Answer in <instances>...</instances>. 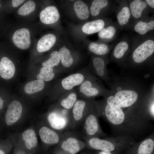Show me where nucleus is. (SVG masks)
I'll return each instance as SVG.
<instances>
[{"label": "nucleus", "instance_id": "nucleus-37", "mask_svg": "<svg viewBox=\"0 0 154 154\" xmlns=\"http://www.w3.org/2000/svg\"><path fill=\"white\" fill-rule=\"evenodd\" d=\"M147 5L154 11V0H143Z\"/></svg>", "mask_w": 154, "mask_h": 154}, {"label": "nucleus", "instance_id": "nucleus-9", "mask_svg": "<svg viewBox=\"0 0 154 154\" xmlns=\"http://www.w3.org/2000/svg\"><path fill=\"white\" fill-rule=\"evenodd\" d=\"M92 100H77L71 110L72 126L71 129L76 130L81 126Z\"/></svg>", "mask_w": 154, "mask_h": 154}, {"label": "nucleus", "instance_id": "nucleus-22", "mask_svg": "<svg viewBox=\"0 0 154 154\" xmlns=\"http://www.w3.org/2000/svg\"><path fill=\"white\" fill-rule=\"evenodd\" d=\"M136 148V154H152L154 149V134L133 145Z\"/></svg>", "mask_w": 154, "mask_h": 154}, {"label": "nucleus", "instance_id": "nucleus-31", "mask_svg": "<svg viewBox=\"0 0 154 154\" xmlns=\"http://www.w3.org/2000/svg\"><path fill=\"white\" fill-rule=\"evenodd\" d=\"M44 86V82L43 80H37L27 83L24 87L25 92L28 94H32L42 90Z\"/></svg>", "mask_w": 154, "mask_h": 154}, {"label": "nucleus", "instance_id": "nucleus-25", "mask_svg": "<svg viewBox=\"0 0 154 154\" xmlns=\"http://www.w3.org/2000/svg\"><path fill=\"white\" fill-rule=\"evenodd\" d=\"M15 71V65L13 62L8 58L4 57L0 62V75L5 79L12 78Z\"/></svg>", "mask_w": 154, "mask_h": 154}, {"label": "nucleus", "instance_id": "nucleus-32", "mask_svg": "<svg viewBox=\"0 0 154 154\" xmlns=\"http://www.w3.org/2000/svg\"><path fill=\"white\" fill-rule=\"evenodd\" d=\"M77 100L76 94L74 92H72L66 97L60 99L58 106L66 110H71Z\"/></svg>", "mask_w": 154, "mask_h": 154}, {"label": "nucleus", "instance_id": "nucleus-8", "mask_svg": "<svg viewBox=\"0 0 154 154\" xmlns=\"http://www.w3.org/2000/svg\"><path fill=\"white\" fill-rule=\"evenodd\" d=\"M79 90L86 99H88L99 96L105 98L112 94V91L106 88L100 80L91 75L88 80L82 82Z\"/></svg>", "mask_w": 154, "mask_h": 154}, {"label": "nucleus", "instance_id": "nucleus-3", "mask_svg": "<svg viewBox=\"0 0 154 154\" xmlns=\"http://www.w3.org/2000/svg\"><path fill=\"white\" fill-rule=\"evenodd\" d=\"M131 50L125 68L135 70L153 68L154 66V33L144 36H131Z\"/></svg>", "mask_w": 154, "mask_h": 154}, {"label": "nucleus", "instance_id": "nucleus-33", "mask_svg": "<svg viewBox=\"0 0 154 154\" xmlns=\"http://www.w3.org/2000/svg\"><path fill=\"white\" fill-rule=\"evenodd\" d=\"M52 68L43 66L40 69L39 73L37 76L38 80L48 81L52 80L55 74Z\"/></svg>", "mask_w": 154, "mask_h": 154}, {"label": "nucleus", "instance_id": "nucleus-36", "mask_svg": "<svg viewBox=\"0 0 154 154\" xmlns=\"http://www.w3.org/2000/svg\"><path fill=\"white\" fill-rule=\"evenodd\" d=\"M4 143V142H0V154H7L9 150Z\"/></svg>", "mask_w": 154, "mask_h": 154}, {"label": "nucleus", "instance_id": "nucleus-20", "mask_svg": "<svg viewBox=\"0 0 154 154\" xmlns=\"http://www.w3.org/2000/svg\"><path fill=\"white\" fill-rule=\"evenodd\" d=\"M112 22L109 18L96 19L85 23L83 26L82 30L86 34H92L99 32Z\"/></svg>", "mask_w": 154, "mask_h": 154}, {"label": "nucleus", "instance_id": "nucleus-18", "mask_svg": "<svg viewBox=\"0 0 154 154\" xmlns=\"http://www.w3.org/2000/svg\"><path fill=\"white\" fill-rule=\"evenodd\" d=\"M12 40L14 44L18 48L22 50L29 48L31 44L29 30L25 28L17 30L13 35Z\"/></svg>", "mask_w": 154, "mask_h": 154}, {"label": "nucleus", "instance_id": "nucleus-38", "mask_svg": "<svg viewBox=\"0 0 154 154\" xmlns=\"http://www.w3.org/2000/svg\"><path fill=\"white\" fill-rule=\"evenodd\" d=\"M25 1L24 0H13L12 1L13 6L14 7H19Z\"/></svg>", "mask_w": 154, "mask_h": 154}, {"label": "nucleus", "instance_id": "nucleus-1", "mask_svg": "<svg viewBox=\"0 0 154 154\" xmlns=\"http://www.w3.org/2000/svg\"><path fill=\"white\" fill-rule=\"evenodd\" d=\"M94 104L98 117L108 123L115 136H127L135 139L149 126V122L129 114L115 104L107 103L104 99L94 100Z\"/></svg>", "mask_w": 154, "mask_h": 154}, {"label": "nucleus", "instance_id": "nucleus-12", "mask_svg": "<svg viewBox=\"0 0 154 154\" xmlns=\"http://www.w3.org/2000/svg\"><path fill=\"white\" fill-rule=\"evenodd\" d=\"M127 1L131 12V23L147 18L150 13L153 12L143 0Z\"/></svg>", "mask_w": 154, "mask_h": 154}, {"label": "nucleus", "instance_id": "nucleus-41", "mask_svg": "<svg viewBox=\"0 0 154 154\" xmlns=\"http://www.w3.org/2000/svg\"><path fill=\"white\" fill-rule=\"evenodd\" d=\"M14 154H20L19 153H15Z\"/></svg>", "mask_w": 154, "mask_h": 154}, {"label": "nucleus", "instance_id": "nucleus-11", "mask_svg": "<svg viewBox=\"0 0 154 154\" xmlns=\"http://www.w3.org/2000/svg\"><path fill=\"white\" fill-rule=\"evenodd\" d=\"M114 12L119 30H122L129 26L131 22V14L127 1H115Z\"/></svg>", "mask_w": 154, "mask_h": 154}, {"label": "nucleus", "instance_id": "nucleus-13", "mask_svg": "<svg viewBox=\"0 0 154 154\" xmlns=\"http://www.w3.org/2000/svg\"><path fill=\"white\" fill-rule=\"evenodd\" d=\"M115 5V1L111 0H94L92 2L90 12L93 18L104 17L113 12Z\"/></svg>", "mask_w": 154, "mask_h": 154}, {"label": "nucleus", "instance_id": "nucleus-26", "mask_svg": "<svg viewBox=\"0 0 154 154\" xmlns=\"http://www.w3.org/2000/svg\"><path fill=\"white\" fill-rule=\"evenodd\" d=\"M84 80V77L81 74L76 73L70 75L63 79L61 84L64 89L69 90L74 86L81 84Z\"/></svg>", "mask_w": 154, "mask_h": 154}, {"label": "nucleus", "instance_id": "nucleus-15", "mask_svg": "<svg viewBox=\"0 0 154 154\" xmlns=\"http://www.w3.org/2000/svg\"><path fill=\"white\" fill-rule=\"evenodd\" d=\"M109 56L93 55L92 63L94 71L96 75L103 80L108 85L111 81L107 66L109 61Z\"/></svg>", "mask_w": 154, "mask_h": 154}, {"label": "nucleus", "instance_id": "nucleus-30", "mask_svg": "<svg viewBox=\"0 0 154 154\" xmlns=\"http://www.w3.org/2000/svg\"><path fill=\"white\" fill-rule=\"evenodd\" d=\"M59 56L62 65L68 68L73 64L74 60L69 50L66 47L61 48L58 52Z\"/></svg>", "mask_w": 154, "mask_h": 154}, {"label": "nucleus", "instance_id": "nucleus-24", "mask_svg": "<svg viewBox=\"0 0 154 154\" xmlns=\"http://www.w3.org/2000/svg\"><path fill=\"white\" fill-rule=\"evenodd\" d=\"M154 86L153 84L150 88L149 94L143 106L145 117L149 121L154 120Z\"/></svg>", "mask_w": 154, "mask_h": 154}, {"label": "nucleus", "instance_id": "nucleus-35", "mask_svg": "<svg viewBox=\"0 0 154 154\" xmlns=\"http://www.w3.org/2000/svg\"><path fill=\"white\" fill-rule=\"evenodd\" d=\"M60 62L58 52L57 51H54L51 53L49 59L42 63V66L44 67L52 68L55 66L58 65Z\"/></svg>", "mask_w": 154, "mask_h": 154}, {"label": "nucleus", "instance_id": "nucleus-28", "mask_svg": "<svg viewBox=\"0 0 154 154\" xmlns=\"http://www.w3.org/2000/svg\"><path fill=\"white\" fill-rule=\"evenodd\" d=\"M22 137L27 149L31 150L36 147L38 139L33 130L29 129L25 130L23 133Z\"/></svg>", "mask_w": 154, "mask_h": 154}, {"label": "nucleus", "instance_id": "nucleus-7", "mask_svg": "<svg viewBox=\"0 0 154 154\" xmlns=\"http://www.w3.org/2000/svg\"><path fill=\"white\" fill-rule=\"evenodd\" d=\"M132 44L131 36L127 34L122 35L111 51L109 58V62H114L119 66L124 68Z\"/></svg>", "mask_w": 154, "mask_h": 154}, {"label": "nucleus", "instance_id": "nucleus-43", "mask_svg": "<svg viewBox=\"0 0 154 154\" xmlns=\"http://www.w3.org/2000/svg\"><path fill=\"white\" fill-rule=\"evenodd\" d=\"M69 154H70V153H69Z\"/></svg>", "mask_w": 154, "mask_h": 154}, {"label": "nucleus", "instance_id": "nucleus-39", "mask_svg": "<svg viewBox=\"0 0 154 154\" xmlns=\"http://www.w3.org/2000/svg\"><path fill=\"white\" fill-rule=\"evenodd\" d=\"M4 100L0 96V110H1L4 106Z\"/></svg>", "mask_w": 154, "mask_h": 154}, {"label": "nucleus", "instance_id": "nucleus-10", "mask_svg": "<svg viewBox=\"0 0 154 154\" xmlns=\"http://www.w3.org/2000/svg\"><path fill=\"white\" fill-rule=\"evenodd\" d=\"M58 144L63 151L71 154L78 153L86 145L77 135L69 131L66 132Z\"/></svg>", "mask_w": 154, "mask_h": 154}, {"label": "nucleus", "instance_id": "nucleus-5", "mask_svg": "<svg viewBox=\"0 0 154 154\" xmlns=\"http://www.w3.org/2000/svg\"><path fill=\"white\" fill-rule=\"evenodd\" d=\"M92 99L88 112L82 122V131L84 139L104 137L106 135L102 129L98 116Z\"/></svg>", "mask_w": 154, "mask_h": 154}, {"label": "nucleus", "instance_id": "nucleus-14", "mask_svg": "<svg viewBox=\"0 0 154 154\" xmlns=\"http://www.w3.org/2000/svg\"><path fill=\"white\" fill-rule=\"evenodd\" d=\"M124 30L134 31L140 36H144L154 31V15H153L133 22Z\"/></svg>", "mask_w": 154, "mask_h": 154}, {"label": "nucleus", "instance_id": "nucleus-2", "mask_svg": "<svg viewBox=\"0 0 154 154\" xmlns=\"http://www.w3.org/2000/svg\"><path fill=\"white\" fill-rule=\"evenodd\" d=\"M108 86L115 97L112 104L126 110L141 108L150 89L144 81L134 77H112Z\"/></svg>", "mask_w": 154, "mask_h": 154}, {"label": "nucleus", "instance_id": "nucleus-42", "mask_svg": "<svg viewBox=\"0 0 154 154\" xmlns=\"http://www.w3.org/2000/svg\"><path fill=\"white\" fill-rule=\"evenodd\" d=\"M1 6V4H0V7Z\"/></svg>", "mask_w": 154, "mask_h": 154}, {"label": "nucleus", "instance_id": "nucleus-44", "mask_svg": "<svg viewBox=\"0 0 154 154\" xmlns=\"http://www.w3.org/2000/svg\"></svg>", "mask_w": 154, "mask_h": 154}, {"label": "nucleus", "instance_id": "nucleus-21", "mask_svg": "<svg viewBox=\"0 0 154 154\" xmlns=\"http://www.w3.org/2000/svg\"><path fill=\"white\" fill-rule=\"evenodd\" d=\"M118 40L110 44L91 42L88 45V49L93 55L109 56V54Z\"/></svg>", "mask_w": 154, "mask_h": 154}, {"label": "nucleus", "instance_id": "nucleus-34", "mask_svg": "<svg viewBox=\"0 0 154 154\" xmlns=\"http://www.w3.org/2000/svg\"><path fill=\"white\" fill-rule=\"evenodd\" d=\"M35 5V3L33 1H28L19 9L17 13L22 16L29 15L34 11Z\"/></svg>", "mask_w": 154, "mask_h": 154}, {"label": "nucleus", "instance_id": "nucleus-29", "mask_svg": "<svg viewBox=\"0 0 154 154\" xmlns=\"http://www.w3.org/2000/svg\"><path fill=\"white\" fill-rule=\"evenodd\" d=\"M73 8L77 17L81 20L88 19L90 15V11L87 5L84 2L77 1L73 5Z\"/></svg>", "mask_w": 154, "mask_h": 154}, {"label": "nucleus", "instance_id": "nucleus-27", "mask_svg": "<svg viewBox=\"0 0 154 154\" xmlns=\"http://www.w3.org/2000/svg\"><path fill=\"white\" fill-rule=\"evenodd\" d=\"M56 40V37L53 34L49 33L44 35L38 42L37 50L42 52L49 50L55 44Z\"/></svg>", "mask_w": 154, "mask_h": 154}, {"label": "nucleus", "instance_id": "nucleus-40", "mask_svg": "<svg viewBox=\"0 0 154 154\" xmlns=\"http://www.w3.org/2000/svg\"><path fill=\"white\" fill-rule=\"evenodd\" d=\"M112 152H105L102 151H100L98 154H112Z\"/></svg>", "mask_w": 154, "mask_h": 154}, {"label": "nucleus", "instance_id": "nucleus-4", "mask_svg": "<svg viewBox=\"0 0 154 154\" xmlns=\"http://www.w3.org/2000/svg\"><path fill=\"white\" fill-rule=\"evenodd\" d=\"M86 144L93 149L105 152H113L132 146L135 139L127 136H115L104 139L92 137L84 139Z\"/></svg>", "mask_w": 154, "mask_h": 154}, {"label": "nucleus", "instance_id": "nucleus-17", "mask_svg": "<svg viewBox=\"0 0 154 154\" xmlns=\"http://www.w3.org/2000/svg\"><path fill=\"white\" fill-rule=\"evenodd\" d=\"M22 112V106L19 101L14 100L7 107L6 112L4 121L8 126L15 123L20 118Z\"/></svg>", "mask_w": 154, "mask_h": 154}, {"label": "nucleus", "instance_id": "nucleus-6", "mask_svg": "<svg viewBox=\"0 0 154 154\" xmlns=\"http://www.w3.org/2000/svg\"><path fill=\"white\" fill-rule=\"evenodd\" d=\"M48 124L54 130L63 133L71 129L72 126L71 110L58 106L49 112L46 116Z\"/></svg>", "mask_w": 154, "mask_h": 154}, {"label": "nucleus", "instance_id": "nucleus-16", "mask_svg": "<svg viewBox=\"0 0 154 154\" xmlns=\"http://www.w3.org/2000/svg\"><path fill=\"white\" fill-rule=\"evenodd\" d=\"M66 132H59L47 126H44L40 129L39 134L41 140L44 143L53 145L58 144L60 143Z\"/></svg>", "mask_w": 154, "mask_h": 154}, {"label": "nucleus", "instance_id": "nucleus-19", "mask_svg": "<svg viewBox=\"0 0 154 154\" xmlns=\"http://www.w3.org/2000/svg\"><path fill=\"white\" fill-rule=\"evenodd\" d=\"M119 27L117 22H112L98 32V37L101 42L110 44L116 39Z\"/></svg>", "mask_w": 154, "mask_h": 154}, {"label": "nucleus", "instance_id": "nucleus-23", "mask_svg": "<svg viewBox=\"0 0 154 154\" xmlns=\"http://www.w3.org/2000/svg\"><path fill=\"white\" fill-rule=\"evenodd\" d=\"M59 17L58 11L54 6L46 7L41 11L40 14V21L46 24L54 23L58 20Z\"/></svg>", "mask_w": 154, "mask_h": 154}]
</instances>
